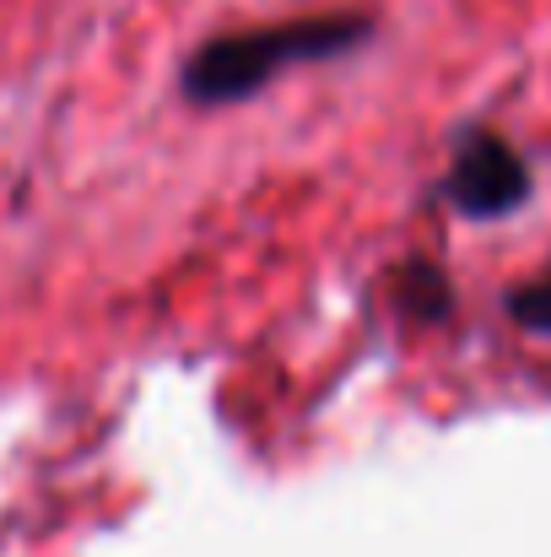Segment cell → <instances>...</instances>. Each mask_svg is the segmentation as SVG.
<instances>
[{
  "label": "cell",
  "instance_id": "cell-1",
  "mask_svg": "<svg viewBox=\"0 0 551 557\" xmlns=\"http://www.w3.org/2000/svg\"><path fill=\"white\" fill-rule=\"evenodd\" d=\"M367 38H373V16L363 11H325V16H292V22H271V27L222 33V38H205L184 60L179 87L189 103H205V109L238 103V98L271 87L281 71L352 54Z\"/></svg>",
  "mask_w": 551,
  "mask_h": 557
},
{
  "label": "cell",
  "instance_id": "cell-2",
  "mask_svg": "<svg viewBox=\"0 0 551 557\" xmlns=\"http://www.w3.org/2000/svg\"><path fill=\"white\" fill-rule=\"evenodd\" d=\"M443 189L471 216H503V211H514L525 200L530 174H525V163H519V152L509 141H498L492 131H476V136L460 141Z\"/></svg>",
  "mask_w": 551,
  "mask_h": 557
},
{
  "label": "cell",
  "instance_id": "cell-3",
  "mask_svg": "<svg viewBox=\"0 0 551 557\" xmlns=\"http://www.w3.org/2000/svg\"><path fill=\"white\" fill-rule=\"evenodd\" d=\"M395 298H400L416 320H433V314H443V309H449V282H443V271H438V265L411 260V265L395 276Z\"/></svg>",
  "mask_w": 551,
  "mask_h": 557
},
{
  "label": "cell",
  "instance_id": "cell-4",
  "mask_svg": "<svg viewBox=\"0 0 551 557\" xmlns=\"http://www.w3.org/2000/svg\"><path fill=\"white\" fill-rule=\"evenodd\" d=\"M509 309H514V320H525L530 331H551V276L530 282V287H519Z\"/></svg>",
  "mask_w": 551,
  "mask_h": 557
}]
</instances>
